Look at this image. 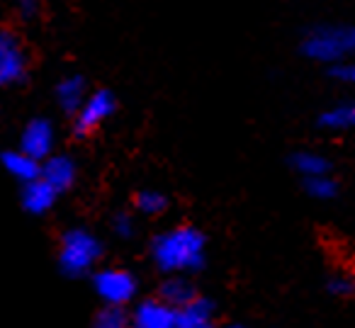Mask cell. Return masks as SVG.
<instances>
[{
	"instance_id": "1",
	"label": "cell",
	"mask_w": 355,
	"mask_h": 328,
	"mask_svg": "<svg viewBox=\"0 0 355 328\" xmlns=\"http://www.w3.org/2000/svg\"><path fill=\"white\" fill-rule=\"evenodd\" d=\"M207 239L195 226H175L151 241V258L166 275L195 273L205 265Z\"/></svg>"
},
{
	"instance_id": "2",
	"label": "cell",
	"mask_w": 355,
	"mask_h": 328,
	"mask_svg": "<svg viewBox=\"0 0 355 328\" xmlns=\"http://www.w3.org/2000/svg\"><path fill=\"white\" fill-rule=\"evenodd\" d=\"M302 51L309 61L326 66L348 61L355 51V30L350 25H319L304 35Z\"/></svg>"
},
{
	"instance_id": "3",
	"label": "cell",
	"mask_w": 355,
	"mask_h": 328,
	"mask_svg": "<svg viewBox=\"0 0 355 328\" xmlns=\"http://www.w3.org/2000/svg\"><path fill=\"white\" fill-rule=\"evenodd\" d=\"M103 258V241L88 229L64 231L59 243V265L69 277H83Z\"/></svg>"
},
{
	"instance_id": "4",
	"label": "cell",
	"mask_w": 355,
	"mask_h": 328,
	"mask_svg": "<svg viewBox=\"0 0 355 328\" xmlns=\"http://www.w3.org/2000/svg\"><path fill=\"white\" fill-rule=\"evenodd\" d=\"M30 54L22 40L10 30H0V88H12L27 80Z\"/></svg>"
},
{
	"instance_id": "5",
	"label": "cell",
	"mask_w": 355,
	"mask_h": 328,
	"mask_svg": "<svg viewBox=\"0 0 355 328\" xmlns=\"http://www.w3.org/2000/svg\"><path fill=\"white\" fill-rule=\"evenodd\" d=\"M117 112V98L110 90H93L88 93V98L83 100V105L78 107V112L73 114V134L78 139L90 137L93 132H98L112 114Z\"/></svg>"
},
{
	"instance_id": "6",
	"label": "cell",
	"mask_w": 355,
	"mask_h": 328,
	"mask_svg": "<svg viewBox=\"0 0 355 328\" xmlns=\"http://www.w3.org/2000/svg\"><path fill=\"white\" fill-rule=\"evenodd\" d=\"M93 287L95 294L103 299L107 307L122 309L124 304H129L137 297V277L129 270L122 268H103L93 275Z\"/></svg>"
},
{
	"instance_id": "7",
	"label": "cell",
	"mask_w": 355,
	"mask_h": 328,
	"mask_svg": "<svg viewBox=\"0 0 355 328\" xmlns=\"http://www.w3.org/2000/svg\"><path fill=\"white\" fill-rule=\"evenodd\" d=\"M56 146V127L51 119L46 117H35L22 127L20 134V151L27 153L35 161H44L54 153Z\"/></svg>"
},
{
	"instance_id": "8",
	"label": "cell",
	"mask_w": 355,
	"mask_h": 328,
	"mask_svg": "<svg viewBox=\"0 0 355 328\" xmlns=\"http://www.w3.org/2000/svg\"><path fill=\"white\" fill-rule=\"evenodd\" d=\"M40 178L61 195V192L71 190L78 180V163L66 153H51L40 163Z\"/></svg>"
},
{
	"instance_id": "9",
	"label": "cell",
	"mask_w": 355,
	"mask_h": 328,
	"mask_svg": "<svg viewBox=\"0 0 355 328\" xmlns=\"http://www.w3.org/2000/svg\"><path fill=\"white\" fill-rule=\"evenodd\" d=\"M129 328H175V309L161 299H144L129 316Z\"/></svg>"
},
{
	"instance_id": "10",
	"label": "cell",
	"mask_w": 355,
	"mask_h": 328,
	"mask_svg": "<svg viewBox=\"0 0 355 328\" xmlns=\"http://www.w3.org/2000/svg\"><path fill=\"white\" fill-rule=\"evenodd\" d=\"M88 83H85L83 76L73 74V76H66L56 83L54 88V100L59 105L61 112H66L69 117H73L78 112V107L83 105V100L88 98Z\"/></svg>"
},
{
	"instance_id": "11",
	"label": "cell",
	"mask_w": 355,
	"mask_h": 328,
	"mask_svg": "<svg viewBox=\"0 0 355 328\" xmlns=\"http://www.w3.org/2000/svg\"><path fill=\"white\" fill-rule=\"evenodd\" d=\"M56 200H59V192L51 185H46L42 178L22 185L20 202H22V207H25V212H30V214H37V216L46 214V212L54 209Z\"/></svg>"
},
{
	"instance_id": "12",
	"label": "cell",
	"mask_w": 355,
	"mask_h": 328,
	"mask_svg": "<svg viewBox=\"0 0 355 328\" xmlns=\"http://www.w3.org/2000/svg\"><path fill=\"white\" fill-rule=\"evenodd\" d=\"M175 328H217L214 326V307L209 299L195 297L190 304L175 311Z\"/></svg>"
},
{
	"instance_id": "13",
	"label": "cell",
	"mask_w": 355,
	"mask_h": 328,
	"mask_svg": "<svg viewBox=\"0 0 355 328\" xmlns=\"http://www.w3.org/2000/svg\"><path fill=\"white\" fill-rule=\"evenodd\" d=\"M0 166L6 168L8 175H12L17 182H32L40 178V161L30 158L27 153H22L20 148H10V151L0 153Z\"/></svg>"
},
{
	"instance_id": "14",
	"label": "cell",
	"mask_w": 355,
	"mask_h": 328,
	"mask_svg": "<svg viewBox=\"0 0 355 328\" xmlns=\"http://www.w3.org/2000/svg\"><path fill=\"white\" fill-rule=\"evenodd\" d=\"M319 127L326 132H348L355 127V105L353 100H340V103L326 107L319 114Z\"/></svg>"
},
{
	"instance_id": "15",
	"label": "cell",
	"mask_w": 355,
	"mask_h": 328,
	"mask_svg": "<svg viewBox=\"0 0 355 328\" xmlns=\"http://www.w3.org/2000/svg\"><path fill=\"white\" fill-rule=\"evenodd\" d=\"M290 166L295 173H300L302 178H319V175H331L334 166L331 161L319 151H297L295 156L290 158Z\"/></svg>"
},
{
	"instance_id": "16",
	"label": "cell",
	"mask_w": 355,
	"mask_h": 328,
	"mask_svg": "<svg viewBox=\"0 0 355 328\" xmlns=\"http://www.w3.org/2000/svg\"><path fill=\"white\" fill-rule=\"evenodd\" d=\"M195 297H198V294H195L193 282H188V279L180 277V275H173V277H168L166 282L161 284V297L158 299L178 311V309H183L185 304L193 302Z\"/></svg>"
},
{
	"instance_id": "17",
	"label": "cell",
	"mask_w": 355,
	"mask_h": 328,
	"mask_svg": "<svg viewBox=\"0 0 355 328\" xmlns=\"http://www.w3.org/2000/svg\"><path fill=\"white\" fill-rule=\"evenodd\" d=\"M134 207L144 216H161L171 207V200L161 190H141L134 197Z\"/></svg>"
},
{
	"instance_id": "18",
	"label": "cell",
	"mask_w": 355,
	"mask_h": 328,
	"mask_svg": "<svg viewBox=\"0 0 355 328\" xmlns=\"http://www.w3.org/2000/svg\"><path fill=\"white\" fill-rule=\"evenodd\" d=\"M304 190L309 197L319 202H329L334 197H338V180L334 175H319V178H306Z\"/></svg>"
},
{
	"instance_id": "19",
	"label": "cell",
	"mask_w": 355,
	"mask_h": 328,
	"mask_svg": "<svg viewBox=\"0 0 355 328\" xmlns=\"http://www.w3.org/2000/svg\"><path fill=\"white\" fill-rule=\"evenodd\" d=\"M93 328H129V316L124 313V309L105 307L103 311L95 316Z\"/></svg>"
},
{
	"instance_id": "20",
	"label": "cell",
	"mask_w": 355,
	"mask_h": 328,
	"mask_svg": "<svg viewBox=\"0 0 355 328\" xmlns=\"http://www.w3.org/2000/svg\"><path fill=\"white\" fill-rule=\"evenodd\" d=\"M110 226H112V234L117 239H132L134 231H137V221H134V216L129 212H117L112 216V221H110Z\"/></svg>"
},
{
	"instance_id": "21",
	"label": "cell",
	"mask_w": 355,
	"mask_h": 328,
	"mask_svg": "<svg viewBox=\"0 0 355 328\" xmlns=\"http://www.w3.org/2000/svg\"><path fill=\"white\" fill-rule=\"evenodd\" d=\"M329 76L336 80V83H343V85H350L355 80V66L353 61H338V64H331L329 66Z\"/></svg>"
},
{
	"instance_id": "22",
	"label": "cell",
	"mask_w": 355,
	"mask_h": 328,
	"mask_svg": "<svg viewBox=\"0 0 355 328\" xmlns=\"http://www.w3.org/2000/svg\"><path fill=\"white\" fill-rule=\"evenodd\" d=\"M329 292L336 297H350L353 294V277L348 273H338L329 279Z\"/></svg>"
},
{
	"instance_id": "23",
	"label": "cell",
	"mask_w": 355,
	"mask_h": 328,
	"mask_svg": "<svg viewBox=\"0 0 355 328\" xmlns=\"http://www.w3.org/2000/svg\"><path fill=\"white\" fill-rule=\"evenodd\" d=\"M12 6L22 20H35L42 10V0H12Z\"/></svg>"
},
{
	"instance_id": "24",
	"label": "cell",
	"mask_w": 355,
	"mask_h": 328,
	"mask_svg": "<svg viewBox=\"0 0 355 328\" xmlns=\"http://www.w3.org/2000/svg\"><path fill=\"white\" fill-rule=\"evenodd\" d=\"M227 328H246V326H239V323H234V326H227Z\"/></svg>"
}]
</instances>
